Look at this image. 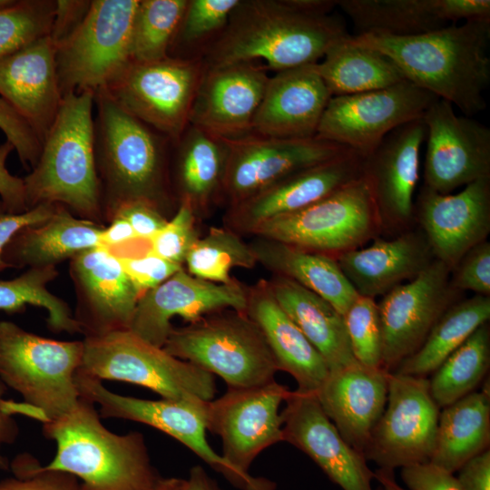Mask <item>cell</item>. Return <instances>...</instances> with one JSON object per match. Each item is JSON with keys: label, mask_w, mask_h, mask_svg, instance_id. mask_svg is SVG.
Returning a JSON list of instances; mask_svg holds the SVG:
<instances>
[{"label": "cell", "mask_w": 490, "mask_h": 490, "mask_svg": "<svg viewBox=\"0 0 490 490\" xmlns=\"http://www.w3.org/2000/svg\"><path fill=\"white\" fill-rule=\"evenodd\" d=\"M353 39L388 57L407 81L456 105L466 116L485 109L490 21L452 24L412 36L362 34Z\"/></svg>", "instance_id": "1"}, {"label": "cell", "mask_w": 490, "mask_h": 490, "mask_svg": "<svg viewBox=\"0 0 490 490\" xmlns=\"http://www.w3.org/2000/svg\"><path fill=\"white\" fill-rule=\"evenodd\" d=\"M94 152L104 221L122 203L143 201L169 218L178 207L170 181L172 142L94 93Z\"/></svg>", "instance_id": "2"}, {"label": "cell", "mask_w": 490, "mask_h": 490, "mask_svg": "<svg viewBox=\"0 0 490 490\" xmlns=\"http://www.w3.org/2000/svg\"><path fill=\"white\" fill-rule=\"evenodd\" d=\"M348 35L339 17L307 15L289 0H240L201 61L211 68L260 60L278 73L317 64Z\"/></svg>", "instance_id": "3"}, {"label": "cell", "mask_w": 490, "mask_h": 490, "mask_svg": "<svg viewBox=\"0 0 490 490\" xmlns=\"http://www.w3.org/2000/svg\"><path fill=\"white\" fill-rule=\"evenodd\" d=\"M94 92L63 96L42 142L40 155L23 178L27 210L58 204L76 217L103 225L101 184L94 152Z\"/></svg>", "instance_id": "4"}, {"label": "cell", "mask_w": 490, "mask_h": 490, "mask_svg": "<svg viewBox=\"0 0 490 490\" xmlns=\"http://www.w3.org/2000/svg\"><path fill=\"white\" fill-rule=\"evenodd\" d=\"M56 453L40 470L70 474L84 490H151L160 478L140 432L118 435L101 422L94 404L81 397L64 416L44 424Z\"/></svg>", "instance_id": "5"}, {"label": "cell", "mask_w": 490, "mask_h": 490, "mask_svg": "<svg viewBox=\"0 0 490 490\" xmlns=\"http://www.w3.org/2000/svg\"><path fill=\"white\" fill-rule=\"evenodd\" d=\"M83 342L60 341L0 321V379L18 392L44 424L73 410L81 396L76 374Z\"/></svg>", "instance_id": "6"}, {"label": "cell", "mask_w": 490, "mask_h": 490, "mask_svg": "<svg viewBox=\"0 0 490 490\" xmlns=\"http://www.w3.org/2000/svg\"><path fill=\"white\" fill-rule=\"evenodd\" d=\"M163 348L221 377L229 388L268 384L279 370L256 323L245 311L224 309L173 328Z\"/></svg>", "instance_id": "7"}, {"label": "cell", "mask_w": 490, "mask_h": 490, "mask_svg": "<svg viewBox=\"0 0 490 490\" xmlns=\"http://www.w3.org/2000/svg\"><path fill=\"white\" fill-rule=\"evenodd\" d=\"M83 355L77 372L103 380L142 386L165 399L212 400L214 376L169 354L132 333L117 330L83 338Z\"/></svg>", "instance_id": "8"}, {"label": "cell", "mask_w": 490, "mask_h": 490, "mask_svg": "<svg viewBox=\"0 0 490 490\" xmlns=\"http://www.w3.org/2000/svg\"><path fill=\"white\" fill-rule=\"evenodd\" d=\"M381 220L363 176L298 211L270 220L251 236L336 258L377 237Z\"/></svg>", "instance_id": "9"}, {"label": "cell", "mask_w": 490, "mask_h": 490, "mask_svg": "<svg viewBox=\"0 0 490 490\" xmlns=\"http://www.w3.org/2000/svg\"><path fill=\"white\" fill-rule=\"evenodd\" d=\"M75 381L80 396L100 406L102 417L135 421L162 431L240 490H275L274 482L239 471L210 446L206 439L209 401L199 398L148 400L122 396L106 388L101 380L79 372Z\"/></svg>", "instance_id": "10"}, {"label": "cell", "mask_w": 490, "mask_h": 490, "mask_svg": "<svg viewBox=\"0 0 490 490\" xmlns=\"http://www.w3.org/2000/svg\"><path fill=\"white\" fill-rule=\"evenodd\" d=\"M203 73L201 59L130 61L101 89L123 110L175 142L190 124Z\"/></svg>", "instance_id": "11"}, {"label": "cell", "mask_w": 490, "mask_h": 490, "mask_svg": "<svg viewBox=\"0 0 490 490\" xmlns=\"http://www.w3.org/2000/svg\"><path fill=\"white\" fill-rule=\"evenodd\" d=\"M139 0H92L80 26L55 47L62 95L103 88L131 61L132 23Z\"/></svg>", "instance_id": "12"}, {"label": "cell", "mask_w": 490, "mask_h": 490, "mask_svg": "<svg viewBox=\"0 0 490 490\" xmlns=\"http://www.w3.org/2000/svg\"><path fill=\"white\" fill-rule=\"evenodd\" d=\"M437 99L408 81L370 92L332 96L315 137L342 145L364 159L388 133L422 119Z\"/></svg>", "instance_id": "13"}, {"label": "cell", "mask_w": 490, "mask_h": 490, "mask_svg": "<svg viewBox=\"0 0 490 490\" xmlns=\"http://www.w3.org/2000/svg\"><path fill=\"white\" fill-rule=\"evenodd\" d=\"M439 414L427 377L391 372L387 405L365 449L366 459L394 471L430 462Z\"/></svg>", "instance_id": "14"}, {"label": "cell", "mask_w": 490, "mask_h": 490, "mask_svg": "<svg viewBox=\"0 0 490 490\" xmlns=\"http://www.w3.org/2000/svg\"><path fill=\"white\" fill-rule=\"evenodd\" d=\"M450 270L435 259L417 277L385 294L377 303L382 329V368L394 372L424 343L443 313L460 293Z\"/></svg>", "instance_id": "15"}, {"label": "cell", "mask_w": 490, "mask_h": 490, "mask_svg": "<svg viewBox=\"0 0 490 490\" xmlns=\"http://www.w3.org/2000/svg\"><path fill=\"white\" fill-rule=\"evenodd\" d=\"M290 390L273 380L268 384L228 388L208 404V430L220 437L222 456L236 469L249 473L264 449L284 441L279 407Z\"/></svg>", "instance_id": "16"}, {"label": "cell", "mask_w": 490, "mask_h": 490, "mask_svg": "<svg viewBox=\"0 0 490 490\" xmlns=\"http://www.w3.org/2000/svg\"><path fill=\"white\" fill-rule=\"evenodd\" d=\"M426 125L424 186L447 194L490 177V129L472 117L459 116L437 99L423 116Z\"/></svg>", "instance_id": "17"}, {"label": "cell", "mask_w": 490, "mask_h": 490, "mask_svg": "<svg viewBox=\"0 0 490 490\" xmlns=\"http://www.w3.org/2000/svg\"><path fill=\"white\" fill-rule=\"evenodd\" d=\"M225 141L228 161L223 203L227 207L292 173L350 151L316 137L280 139L251 133L240 139Z\"/></svg>", "instance_id": "18"}, {"label": "cell", "mask_w": 490, "mask_h": 490, "mask_svg": "<svg viewBox=\"0 0 490 490\" xmlns=\"http://www.w3.org/2000/svg\"><path fill=\"white\" fill-rule=\"evenodd\" d=\"M363 158L353 151L292 173L227 207L223 226L251 235L260 224L302 210L362 176Z\"/></svg>", "instance_id": "19"}, {"label": "cell", "mask_w": 490, "mask_h": 490, "mask_svg": "<svg viewBox=\"0 0 490 490\" xmlns=\"http://www.w3.org/2000/svg\"><path fill=\"white\" fill-rule=\"evenodd\" d=\"M247 286L234 279L228 284L214 283L191 275L184 266L139 299L130 330L142 339L163 348L179 316L188 323L207 314L233 309L245 311Z\"/></svg>", "instance_id": "20"}, {"label": "cell", "mask_w": 490, "mask_h": 490, "mask_svg": "<svg viewBox=\"0 0 490 490\" xmlns=\"http://www.w3.org/2000/svg\"><path fill=\"white\" fill-rule=\"evenodd\" d=\"M69 272L84 338L130 328L140 295L115 254L103 246L86 250L70 260Z\"/></svg>", "instance_id": "21"}, {"label": "cell", "mask_w": 490, "mask_h": 490, "mask_svg": "<svg viewBox=\"0 0 490 490\" xmlns=\"http://www.w3.org/2000/svg\"><path fill=\"white\" fill-rule=\"evenodd\" d=\"M414 217L435 259L451 270L490 232V177L476 180L456 194L425 186L414 205Z\"/></svg>", "instance_id": "22"}, {"label": "cell", "mask_w": 490, "mask_h": 490, "mask_svg": "<svg viewBox=\"0 0 490 490\" xmlns=\"http://www.w3.org/2000/svg\"><path fill=\"white\" fill-rule=\"evenodd\" d=\"M285 404L281 412L285 442L309 456L343 490H377L365 456L344 440L315 393L290 391Z\"/></svg>", "instance_id": "23"}, {"label": "cell", "mask_w": 490, "mask_h": 490, "mask_svg": "<svg viewBox=\"0 0 490 490\" xmlns=\"http://www.w3.org/2000/svg\"><path fill=\"white\" fill-rule=\"evenodd\" d=\"M426 132L423 119L406 123L363 159L362 174L371 189L382 230L403 232L415 220L414 193Z\"/></svg>", "instance_id": "24"}, {"label": "cell", "mask_w": 490, "mask_h": 490, "mask_svg": "<svg viewBox=\"0 0 490 490\" xmlns=\"http://www.w3.org/2000/svg\"><path fill=\"white\" fill-rule=\"evenodd\" d=\"M269 79L266 67L255 62L204 68L190 124L223 140L251 134Z\"/></svg>", "instance_id": "25"}, {"label": "cell", "mask_w": 490, "mask_h": 490, "mask_svg": "<svg viewBox=\"0 0 490 490\" xmlns=\"http://www.w3.org/2000/svg\"><path fill=\"white\" fill-rule=\"evenodd\" d=\"M331 97L316 64L278 72L269 79L252 121V133L280 139L313 138Z\"/></svg>", "instance_id": "26"}, {"label": "cell", "mask_w": 490, "mask_h": 490, "mask_svg": "<svg viewBox=\"0 0 490 490\" xmlns=\"http://www.w3.org/2000/svg\"><path fill=\"white\" fill-rule=\"evenodd\" d=\"M390 373L355 362L329 371L315 393L344 440L363 455L385 410Z\"/></svg>", "instance_id": "27"}, {"label": "cell", "mask_w": 490, "mask_h": 490, "mask_svg": "<svg viewBox=\"0 0 490 490\" xmlns=\"http://www.w3.org/2000/svg\"><path fill=\"white\" fill-rule=\"evenodd\" d=\"M0 97L27 122L42 142L63 101L55 48L49 36L0 59Z\"/></svg>", "instance_id": "28"}, {"label": "cell", "mask_w": 490, "mask_h": 490, "mask_svg": "<svg viewBox=\"0 0 490 490\" xmlns=\"http://www.w3.org/2000/svg\"><path fill=\"white\" fill-rule=\"evenodd\" d=\"M335 259L356 292L375 299L417 277L435 257L421 229L410 228L392 240L376 237L371 245Z\"/></svg>", "instance_id": "29"}, {"label": "cell", "mask_w": 490, "mask_h": 490, "mask_svg": "<svg viewBox=\"0 0 490 490\" xmlns=\"http://www.w3.org/2000/svg\"><path fill=\"white\" fill-rule=\"evenodd\" d=\"M228 145L189 124L172 144L170 181L177 203L186 202L201 220L223 203Z\"/></svg>", "instance_id": "30"}, {"label": "cell", "mask_w": 490, "mask_h": 490, "mask_svg": "<svg viewBox=\"0 0 490 490\" xmlns=\"http://www.w3.org/2000/svg\"><path fill=\"white\" fill-rule=\"evenodd\" d=\"M246 295L245 312L262 332L279 370L296 380L298 390L316 393L329 373L324 358L279 305L267 279L247 286Z\"/></svg>", "instance_id": "31"}, {"label": "cell", "mask_w": 490, "mask_h": 490, "mask_svg": "<svg viewBox=\"0 0 490 490\" xmlns=\"http://www.w3.org/2000/svg\"><path fill=\"white\" fill-rule=\"evenodd\" d=\"M105 226L76 217L58 205L46 220L21 229L6 244L2 260L8 268L54 266L100 246Z\"/></svg>", "instance_id": "32"}, {"label": "cell", "mask_w": 490, "mask_h": 490, "mask_svg": "<svg viewBox=\"0 0 490 490\" xmlns=\"http://www.w3.org/2000/svg\"><path fill=\"white\" fill-rule=\"evenodd\" d=\"M249 245L257 263L318 294L344 315L358 296L334 257L275 240L253 236Z\"/></svg>", "instance_id": "33"}, {"label": "cell", "mask_w": 490, "mask_h": 490, "mask_svg": "<svg viewBox=\"0 0 490 490\" xmlns=\"http://www.w3.org/2000/svg\"><path fill=\"white\" fill-rule=\"evenodd\" d=\"M267 281L279 305L318 351L329 371L357 362L343 315L329 302L285 277L272 275Z\"/></svg>", "instance_id": "34"}, {"label": "cell", "mask_w": 490, "mask_h": 490, "mask_svg": "<svg viewBox=\"0 0 490 490\" xmlns=\"http://www.w3.org/2000/svg\"><path fill=\"white\" fill-rule=\"evenodd\" d=\"M489 378L475 390L440 411L430 462L454 474L474 456L489 449Z\"/></svg>", "instance_id": "35"}, {"label": "cell", "mask_w": 490, "mask_h": 490, "mask_svg": "<svg viewBox=\"0 0 490 490\" xmlns=\"http://www.w3.org/2000/svg\"><path fill=\"white\" fill-rule=\"evenodd\" d=\"M316 67L332 96L370 92L407 81L388 57L355 42L350 34L333 44Z\"/></svg>", "instance_id": "36"}, {"label": "cell", "mask_w": 490, "mask_h": 490, "mask_svg": "<svg viewBox=\"0 0 490 490\" xmlns=\"http://www.w3.org/2000/svg\"><path fill=\"white\" fill-rule=\"evenodd\" d=\"M490 319V296L456 300L438 318L421 347L395 373L427 377L484 323Z\"/></svg>", "instance_id": "37"}, {"label": "cell", "mask_w": 490, "mask_h": 490, "mask_svg": "<svg viewBox=\"0 0 490 490\" xmlns=\"http://www.w3.org/2000/svg\"><path fill=\"white\" fill-rule=\"evenodd\" d=\"M356 35L404 37L425 34L447 24L437 15L435 0H338Z\"/></svg>", "instance_id": "38"}, {"label": "cell", "mask_w": 490, "mask_h": 490, "mask_svg": "<svg viewBox=\"0 0 490 490\" xmlns=\"http://www.w3.org/2000/svg\"><path fill=\"white\" fill-rule=\"evenodd\" d=\"M490 366V327L484 323L432 373L430 393L446 407L476 390Z\"/></svg>", "instance_id": "39"}, {"label": "cell", "mask_w": 490, "mask_h": 490, "mask_svg": "<svg viewBox=\"0 0 490 490\" xmlns=\"http://www.w3.org/2000/svg\"><path fill=\"white\" fill-rule=\"evenodd\" d=\"M256 258L249 245L236 231L225 227L211 226L190 249L184 268L191 275L214 283L228 284L234 268L252 270Z\"/></svg>", "instance_id": "40"}, {"label": "cell", "mask_w": 490, "mask_h": 490, "mask_svg": "<svg viewBox=\"0 0 490 490\" xmlns=\"http://www.w3.org/2000/svg\"><path fill=\"white\" fill-rule=\"evenodd\" d=\"M57 276L56 267L50 266L30 268L15 279H0V310L16 313L27 305L41 307L46 310L47 326L54 332L81 333L66 302L47 288Z\"/></svg>", "instance_id": "41"}, {"label": "cell", "mask_w": 490, "mask_h": 490, "mask_svg": "<svg viewBox=\"0 0 490 490\" xmlns=\"http://www.w3.org/2000/svg\"><path fill=\"white\" fill-rule=\"evenodd\" d=\"M187 2L139 0L131 35V61L147 63L168 57Z\"/></svg>", "instance_id": "42"}, {"label": "cell", "mask_w": 490, "mask_h": 490, "mask_svg": "<svg viewBox=\"0 0 490 490\" xmlns=\"http://www.w3.org/2000/svg\"><path fill=\"white\" fill-rule=\"evenodd\" d=\"M240 0H188L168 56L201 59L225 29Z\"/></svg>", "instance_id": "43"}, {"label": "cell", "mask_w": 490, "mask_h": 490, "mask_svg": "<svg viewBox=\"0 0 490 490\" xmlns=\"http://www.w3.org/2000/svg\"><path fill=\"white\" fill-rule=\"evenodd\" d=\"M56 0H15L0 10V59L49 36Z\"/></svg>", "instance_id": "44"}, {"label": "cell", "mask_w": 490, "mask_h": 490, "mask_svg": "<svg viewBox=\"0 0 490 490\" xmlns=\"http://www.w3.org/2000/svg\"><path fill=\"white\" fill-rule=\"evenodd\" d=\"M343 318L357 362L368 368H382V329L376 299L358 295Z\"/></svg>", "instance_id": "45"}, {"label": "cell", "mask_w": 490, "mask_h": 490, "mask_svg": "<svg viewBox=\"0 0 490 490\" xmlns=\"http://www.w3.org/2000/svg\"><path fill=\"white\" fill-rule=\"evenodd\" d=\"M198 220L188 203H178L172 217L149 240V250L164 260L183 266L187 253L200 238L196 227Z\"/></svg>", "instance_id": "46"}, {"label": "cell", "mask_w": 490, "mask_h": 490, "mask_svg": "<svg viewBox=\"0 0 490 490\" xmlns=\"http://www.w3.org/2000/svg\"><path fill=\"white\" fill-rule=\"evenodd\" d=\"M15 478L0 481V490H84L74 475L53 470H40L24 456L11 465Z\"/></svg>", "instance_id": "47"}, {"label": "cell", "mask_w": 490, "mask_h": 490, "mask_svg": "<svg viewBox=\"0 0 490 490\" xmlns=\"http://www.w3.org/2000/svg\"><path fill=\"white\" fill-rule=\"evenodd\" d=\"M450 282L457 291L490 296V243L485 240L470 249L450 272Z\"/></svg>", "instance_id": "48"}, {"label": "cell", "mask_w": 490, "mask_h": 490, "mask_svg": "<svg viewBox=\"0 0 490 490\" xmlns=\"http://www.w3.org/2000/svg\"><path fill=\"white\" fill-rule=\"evenodd\" d=\"M114 254V253H113ZM140 298L159 286L183 266L164 260L149 250L142 254H115Z\"/></svg>", "instance_id": "49"}, {"label": "cell", "mask_w": 490, "mask_h": 490, "mask_svg": "<svg viewBox=\"0 0 490 490\" xmlns=\"http://www.w3.org/2000/svg\"><path fill=\"white\" fill-rule=\"evenodd\" d=\"M0 130L11 142L24 168H33L39 158L42 142L27 122L0 97Z\"/></svg>", "instance_id": "50"}, {"label": "cell", "mask_w": 490, "mask_h": 490, "mask_svg": "<svg viewBox=\"0 0 490 490\" xmlns=\"http://www.w3.org/2000/svg\"><path fill=\"white\" fill-rule=\"evenodd\" d=\"M125 219L132 226L138 240L149 241L167 223L169 218L158 208L143 201L121 204L111 214Z\"/></svg>", "instance_id": "51"}, {"label": "cell", "mask_w": 490, "mask_h": 490, "mask_svg": "<svg viewBox=\"0 0 490 490\" xmlns=\"http://www.w3.org/2000/svg\"><path fill=\"white\" fill-rule=\"evenodd\" d=\"M401 478L408 490H462L454 474L431 462L401 468Z\"/></svg>", "instance_id": "52"}, {"label": "cell", "mask_w": 490, "mask_h": 490, "mask_svg": "<svg viewBox=\"0 0 490 490\" xmlns=\"http://www.w3.org/2000/svg\"><path fill=\"white\" fill-rule=\"evenodd\" d=\"M58 204L41 203L24 212L8 211L0 201V271L7 269L2 260V253L6 244L23 228L43 222L56 211Z\"/></svg>", "instance_id": "53"}, {"label": "cell", "mask_w": 490, "mask_h": 490, "mask_svg": "<svg viewBox=\"0 0 490 490\" xmlns=\"http://www.w3.org/2000/svg\"><path fill=\"white\" fill-rule=\"evenodd\" d=\"M92 0H56L49 37L54 46L64 43L83 23Z\"/></svg>", "instance_id": "54"}, {"label": "cell", "mask_w": 490, "mask_h": 490, "mask_svg": "<svg viewBox=\"0 0 490 490\" xmlns=\"http://www.w3.org/2000/svg\"><path fill=\"white\" fill-rule=\"evenodd\" d=\"M14 150L8 141L0 145V201L8 211L21 213L27 211L24 181L6 168L7 157Z\"/></svg>", "instance_id": "55"}, {"label": "cell", "mask_w": 490, "mask_h": 490, "mask_svg": "<svg viewBox=\"0 0 490 490\" xmlns=\"http://www.w3.org/2000/svg\"><path fill=\"white\" fill-rule=\"evenodd\" d=\"M438 17L447 24L457 21H490L489 0H435Z\"/></svg>", "instance_id": "56"}, {"label": "cell", "mask_w": 490, "mask_h": 490, "mask_svg": "<svg viewBox=\"0 0 490 490\" xmlns=\"http://www.w3.org/2000/svg\"><path fill=\"white\" fill-rule=\"evenodd\" d=\"M456 478L462 490H490V450L464 464Z\"/></svg>", "instance_id": "57"}, {"label": "cell", "mask_w": 490, "mask_h": 490, "mask_svg": "<svg viewBox=\"0 0 490 490\" xmlns=\"http://www.w3.org/2000/svg\"><path fill=\"white\" fill-rule=\"evenodd\" d=\"M102 230L100 246L109 250L122 247L138 240L130 223L120 216H113Z\"/></svg>", "instance_id": "58"}, {"label": "cell", "mask_w": 490, "mask_h": 490, "mask_svg": "<svg viewBox=\"0 0 490 490\" xmlns=\"http://www.w3.org/2000/svg\"><path fill=\"white\" fill-rule=\"evenodd\" d=\"M5 385L0 379V450L3 445L13 443L18 436V426L12 415L4 408L5 400L2 398ZM10 464L0 452V470H8Z\"/></svg>", "instance_id": "59"}, {"label": "cell", "mask_w": 490, "mask_h": 490, "mask_svg": "<svg viewBox=\"0 0 490 490\" xmlns=\"http://www.w3.org/2000/svg\"><path fill=\"white\" fill-rule=\"evenodd\" d=\"M182 490H223L201 466H193L183 480Z\"/></svg>", "instance_id": "60"}, {"label": "cell", "mask_w": 490, "mask_h": 490, "mask_svg": "<svg viewBox=\"0 0 490 490\" xmlns=\"http://www.w3.org/2000/svg\"><path fill=\"white\" fill-rule=\"evenodd\" d=\"M375 479L381 485L382 490H408L400 486L395 477V471L378 468L374 472Z\"/></svg>", "instance_id": "61"}, {"label": "cell", "mask_w": 490, "mask_h": 490, "mask_svg": "<svg viewBox=\"0 0 490 490\" xmlns=\"http://www.w3.org/2000/svg\"><path fill=\"white\" fill-rule=\"evenodd\" d=\"M183 480L184 479L176 477H160L151 490H182Z\"/></svg>", "instance_id": "62"}, {"label": "cell", "mask_w": 490, "mask_h": 490, "mask_svg": "<svg viewBox=\"0 0 490 490\" xmlns=\"http://www.w3.org/2000/svg\"><path fill=\"white\" fill-rule=\"evenodd\" d=\"M15 0H0V10L13 4Z\"/></svg>", "instance_id": "63"}]
</instances>
